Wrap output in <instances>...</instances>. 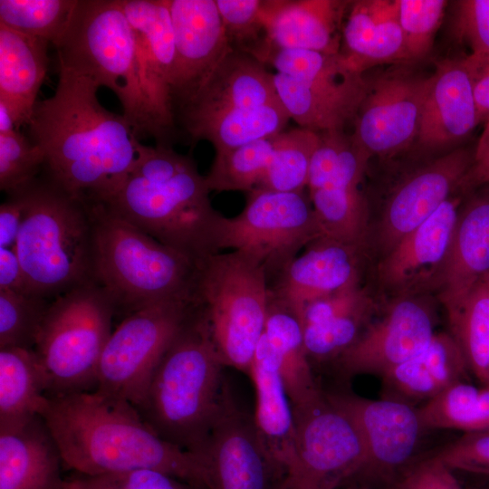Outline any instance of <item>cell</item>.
I'll use <instances>...</instances> for the list:
<instances>
[{
	"label": "cell",
	"mask_w": 489,
	"mask_h": 489,
	"mask_svg": "<svg viewBox=\"0 0 489 489\" xmlns=\"http://www.w3.org/2000/svg\"><path fill=\"white\" fill-rule=\"evenodd\" d=\"M91 79L59 68L53 96L37 101L28 138L43 152V171L68 192L104 203L144 157L142 144L121 114L105 109Z\"/></svg>",
	"instance_id": "1"
},
{
	"label": "cell",
	"mask_w": 489,
	"mask_h": 489,
	"mask_svg": "<svg viewBox=\"0 0 489 489\" xmlns=\"http://www.w3.org/2000/svg\"><path fill=\"white\" fill-rule=\"evenodd\" d=\"M41 416L62 463L83 475L149 468L207 489L198 458L162 439L124 399L96 390L48 397Z\"/></svg>",
	"instance_id": "2"
},
{
	"label": "cell",
	"mask_w": 489,
	"mask_h": 489,
	"mask_svg": "<svg viewBox=\"0 0 489 489\" xmlns=\"http://www.w3.org/2000/svg\"><path fill=\"white\" fill-rule=\"evenodd\" d=\"M191 156L172 147H148L144 157L105 204L159 243L200 263L216 254L214 229L220 213Z\"/></svg>",
	"instance_id": "3"
},
{
	"label": "cell",
	"mask_w": 489,
	"mask_h": 489,
	"mask_svg": "<svg viewBox=\"0 0 489 489\" xmlns=\"http://www.w3.org/2000/svg\"><path fill=\"white\" fill-rule=\"evenodd\" d=\"M225 365L199 304L155 369L135 408L162 439L190 453L218 413Z\"/></svg>",
	"instance_id": "4"
},
{
	"label": "cell",
	"mask_w": 489,
	"mask_h": 489,
	"mask_svg": "<svg viewBox=\"0 0 489 489\" xmlns=\"http://www.w3.org/2000/svg\"><path fill=\"white\" fill-rule=\"evenodd\" d=\"M17 191L24 213L14 249L29 292L55 299L96 282L89 200L68 192L44 172Z\"/></svg>",
	"instance_id": "5"
},
{
	"label": "cell",
	"mask_w": 489,
	"mask_h": 489,
	"mask_svg": "<svg viewBox=\"0 0 489 489\" xmlns=\"http://www.w3.org/2000/svg\"><path fill=\"white\" fill-rule=\"evenodd\" d=\"M59 68L111 90L137 137L168 146L147 95L133 29L118 0H78L53 44Z\"/></svg>",
	"instance_id": "6"
},
{
	"label": "cell",
	"mask_w": 489,
	"mask_h": 489,
	"mask_svg": "<svg viewBox=\"0 0 489 489\" xmlns=\"http://www.w3.org/2000/svg\"><path fill=\"white\" fill-rule=\"evenodd\" d=\"M89 204L95 281L108 292L117 312L129 315L170 300L197 302L200 263L159 243L105 204Z\"/></svg>",
	"instance_id": "7"
},
{
	"label": "cell",
	"mask_w": 489,
	"mask_h": 489,
	"mask_svg": "<svg viewBox=\"0 0 489 489\" xmlns=\"http://www.w3.org/2000/svg\"><path fill=\"white\" fill-rule=\"evenodd\" d=\"M116 312L111 297L97 282L76 287L51 302L34 348L47 397L96 387L99 362Z\"/></svg>",
	"instance_id": "8"
},
{
	"label": "cell",
	"mask_w": 489,
	"mask_h": 489,
	"mask_svg": "<svg viewBox=\"0 0 489 489\" xmlns=\"http://www.w3.org/2000/svg\"><path fill=\"white\" fill-rule=\"evenodd\" d=\"M196 299L223 364L249 374L268 313L264 268L238 251L210 254L199 264Z\"/></svg>",
	"instance_id": "9"
},
{
	"label": "cell",
	"mask_w": 489,
	"mask_h": 489,
	"mask_svg": "<svg viewBox=\"0 0 489 489\" xmlns=\"http://www.w3.org/2000/svg\"><path fill=\"white\" fill-rule=\"evenodd\" d=\"M320 237L321 230L304 191L254 188L236 216L220 214L213 246L216 253L229 248L253 258L264 268L270 283L302 248Z\"/></svg>",
	"instance_id": "10"
},
{
	"label": "cell",
	"mask_w": 489,
	"mask_h": 489,
	"mask_svg": "<svg viewBox=\"0 0 489 489\" xmlns=\"http://www.w3.org/2000/svg\"><path fill=\"white\" fill-rule=\"evenodd\" d=\"M197 307V302L170 300L127 315L112 331L102 351L95 390L137 405Z\"/></svg>",
	"instance_id": "11"
},
{
	"label": "cell",
	"mask_w": 489,
	"mask_h": 489,
	"mask_svg": "<svg viewBox=\"0 0 489 489\" xmlns=\"http://www.w3.org/2000/svg\"><path fill=\"white\" fill-rule=\"evenodd\" d=\"M292 412L297 460L283 489H337L354 480L365 463V450L351 420L324 392Z\"/></svg>",
	"instance_id": "12"
},
{
	"label": "cell",
	"mask_w": 489,
	"mask_h": 489,
	"mask_svg": "<svg viewBox=\"0 0 489 489\" xmlns=\"http://www.w3.org/2000/svg\"><path fill=\"white\" fill-rule=\"evenodd\" d=\"M199 460L207 489H283L284 472L258 436L254 419L235 403L225 384L219 410L202 446Z\"/></svg>",
	"instance_id": "13"
},
{
	"label": "cell",
	"mask_w": 489,
	"mask_h": 489,
	"mask_svg": "<svg viewBox=\"0 0 489 489\" xmlns=\"http://www.w3.org/2000/svg\"><path fill=\"white\" fill-rule=\"evenodd\" d=\"M353 423L365 463L356 478L389 482L412 458L425 431L414 406L396 399H370L349 392L325 393Z\"/></svg>",
	"instance_id": "14"
},
{
	"label": "cell",
	"mask_w": 489,
	"mask_h": 489,
	"mask_svg": "<svg viewBox=\"0 0 489 489\" xmlns=\"http://www.w3.org/2000/svg\"><path fill=\"white\" fill-rule=\"evenodd\" d=\"M436 315L424 295L391 298L336 360L344 375L379 376L420 353L435 335Z\"/></svg>",
	"instance_id": "15"
},
{
	"label": "cell",
	"mask_w": 489,
	"mask_h": 489,
	"mask_svg": "<svg viewBox=\"0 0 489 489\" xmlns=\"http://www.w3.org/2000/svg\"><path fill=\"white\" fill-rule=\"evenodd\" d=\"M452 196L422 225L402 238L378 263L380 289L391 298L438 291L461 209Z\"/></svg>",
	"instance_id": "16"
},
{
	"label": "cell",
	"mask_w": 489,
	"mask_h": 489,
	"mask_svg": "<svg viewBox=\"0 0 489 489\" xmlns=\"http://www.w3.org/2000/svg\"><path fill=\"white\" fill-rule=\"evenodd\" d=\"M428 82L394 72L369 84L352 134L370 156L391 157L417 140Z\"/></svg>",
	"instance_id": "17"
},
{
	"label": "cell",
	"mask_w": 489,
	"mask_h": 489,
	"mask_svg": "<svg viewBox=\"0 0 489 489\" xmlns=\"http://www.w3.org/2000/svg\"><path fill=\"white\" fill-rule=\"evenodd\" d=\"M473 152L455 149L417 168L392 191L379 222L376 246L381 256L427 220L457 188Z\"/></svg>",
	"instance_id": "18"
},
{
	"label": "cell",
	"mask_w": 489,
	"mask_h": 489,
	"mask_svg": "<svg viewBox=\"0 0 489 489\" xmlns=\"http://www.w3.org/2000/svg\"><path fill=\"white\" fill-rule=\"evenodd\" d=\"M365 249L329 237L316 239L269 283L270 300L289 308L301 321L311 302L360 283Z\"/></svg>",
	"instance_id": "19"
},
{
	"label": "cell",
	"mask_w": 489,
	"mask_h": 489,
	"mask_svg": "<svg viewBox=\"0 0 489 489\" xmlns=\"http://www.w3.org/2000/svg\"><path fill=\"white\" fill-rule=\"evenodd\" d=\"M136 38L145 90L169 146L179 136L175 124V44L166 0H118Z\"/></svg>",
	"instance_id": "20"
},
{
	"label": "cell",
	"mask_w": 489,
	"mask_h": 489,
	"mask_svg": "<svg viewBox=\"0 0 489 489\" xmlns=\"http://www.w3.org/2000/svg\"><path fill=\"white\" fill-rule=\"evenodd\" d=\"M166 1L175 44V112L176 107L198 89L231 47L216 0Z\"/></svg>",
	"instance_id": "21"
},
{
	"label": "cell",
	"mask_w": 489,
	"mask_h": 489,
	"mask_svg": "<svg viewBox=\"0 0 489 489\" xmlns=\"http://www.w3.org/2000/svg\"><path fill=\"white\" fill-rule=\"evenodd\" d=\"M279 101L273 73L253 56L231 49L198 89L175 109L182 128L227 111Z\"/></svg>",
	"instance_id": "22"
},
{
	"label": "cell",
	"mask_w": 489,
	"mask_h": 489,
	"mask_svg": "<svg viewBox=\"0 0 489 489\" xmlns=\"http://www.w3.org/2000/svg\"><path fill=\"white\" fill-rule=\"evenodd\" d=\"M478 124L472 77L465 59L439 62L429 77L417 145L427 150L454 146Z\"/></svg>",
	"instance_id": "23"
},
{
	"label": "cell",
	"mask_w": 489,
	"mask_h": 489,
	"mask_svg": "<svg viewBox=\"0 0 489 489\" xmlns=\"http://www.w3.org/2000/svg\"><path fill=\"white\" fill-rule=\"evenodd\" d=\"M351 2L337 0H263L261 18L267 49L340 53V27Z\"/></svg>",
	"instance_id": "24"
},
{
	"label": "cell",
	"mask_w": 489,
	"mask_h": 489,
	"mask_svg": "<svg viewBox=\"0 0 489 489\" xmlns=\"http://www.w3.org/2000/svg\"><path fill=\"white\" fill-rule=\"evenodd\" d=\"M59 447L41 415L0 426V489H66Z\"/></svg>",
	"instance_id": "25"
},
{
	"label": "cell",
	"mask_w": 489,
	"mask_h": 489,
	"mask_svg": "<svg viewBox=\"0 0 489 489\" xmlns=\"http://www.w3.org/2000/svg\"><path fill=\"white\" fill-rule=\"evenodd\" d=\"M273 81L291 120L314 132L344 129L355 120L369 86L363 75L339 82H302L274 72Z\"/></svg>",
	"instance_id": "26"
},
{
	"label": "cell",
	"mask_w": 489,
	"mask_h": 489,
	"mask_svg": "<svg viewBox=\"0 0 489 489\" xmlns=\"http://www.w3.org/2000/svg\"><path fill=\"white\" fill-rule=\"evenodd\" d=\"M256 393L254 417L258 436L285 478L297 460V438L292 408L277 360L264 332L257 344L250 373Z\"/></svg>",
	"instance_id": "27"
},
{
	"label": "cell",
	"mask_w": 489,
	"mask_h": 489,
	"mask_svg": "<svg viewBox=\"0 0 489 489\" xmlns=\"http://www.w3.org/2000/svg\"><path fill=\"white\" fill-rule=\"evenodd\" d=\"M348 11L340 54L350 70L409 61L394 0L354 1Z\"/></svg>",
	"instance_id": "28"
},
{
	"label": "cell",
	"mask_w": 489,
	"mask_h": 489,
	"mask_svg": "<svg viewBox=\"0 0 489 489\" xmlns=\"http://www.w3.org/2000/svg\"><path fill=\"white\" fill-rule=\"evenodd\" d=\"M468 370L450 332H436L425 350L381 377L383 395L412 406L427 402L455 383L465 381Z\"/></svg>",
	"instance_id": "29"
},
{
	"label": "cell",
	"mask_w": 489,
	"mask_h": 489,
	"mask_svg": "<svg viewBox=\"0 0 489 489\" xmlns=\"http://www.w3.org/2000/svg\"><path fill=\"white\" fill-rule=\"evenodd\" d=\"M489 272V189L459 211L451 248L438 288L444 307L464 297Z\"/></svg>",
	"instance_id": "30"
},
{
	"label": "cell",
	"mask_w": 489,
	"mask_h": 489,
	"mask_svg": "<svg viewBox=\"0 0 489 489\" xmlns=\"http://www.w3.org/2000/svg\"><path fill=\"white\" fill-rule=\"evenodd\" d=\"M49 42L0 24V102L15 128L27 126L48 68Z\"/></svg>",
	"instance_id": "31"
},
{
	"label": "cell",
	"mask_w": 489,
	"mask_h": 489,
	"mask_svg": "<svg viewBox=\"0 0 489 489\" xmlns=\"http://www.w3.org/2000/svg\"><path fill=\"white\" fill-rule=\"evenodd\" d=\"M273 352L292 408L303 407L322 394L313 377L298 317L286 306L269 300L264 330Z\"/></svg>",
	"instance_id": "32"
},
{
	"label": "cell",
	"mask_w": 489,
	"mask_h": 489,
	"mask_svg": "<svg viewBox=\"0 0 489 489\" xmlns=\"http://www.w3.org/2000/svg\"><path fill=\"white\" fill-rule=\"evenodd\" d=\"M291 120L280 101L235 109L182 128L190 143L206 140L216 153L228 151L283 131Z\"/></svg>",
	"instance_id": "33"
},
{
	"label": "cell",
	"mask_w": 489,
	"mask_h": 489,
	"mask_svg": "<svg viewBox=\"0 0 489 489\" xmlns=\"http://www.w3.org/2000/svg\"><path fill=\"white\" fill-rule=\"evenodd\" d=\"M47 402L45 379L34 350L0 348V426L41 415Z\"/></svg>",
	"instance_id": "34"
},
{
	"label": "cell",
	"mask_w": 489,
	"mask_h": 489,
	"mask_svg": "<svg viewBox=\"0 0 489 489\" xmlns=\"http://www.w3.org/2000/svg\"><path fill=\"white\" fill-rule=\"evenodd\" d=\"M322 236L366 248L369 206L360 185L331 183L309 191Z\"/></svg>",
	"instance_id": "35"
},
{
	"label": "cell",
	"mask_w": 489,
	"mask_h": 489,
	"mask_svg": "<svg viewBox=\"0 0 489 489\" xmlns=\"http://www.w3.org/2000/svg\"><path fill=\"white\" fill-rule=\"evenodd\" d=\"M450 334L466 360L469 370L489 385V288L480 280L458 302L446 307Z\"/></svg>",
	"instance_id": "36"
},
{
	"label": "cell",
	"mask_w": 489,
	"mask_h": 489,
	"mask_svg": "<svg viewBox=\"0 0 489 489\" xmlns=\"http://www.w3.org/2000/svg\"><path fill=\"white\" fill-rule=\"evenodd\" d=\"M424 430L455 429L465 433L489 430V385L459 381L417 408Z\"/></svg>",
	"instance_id": "37"
},
{
	"label": "cell",
	"mask_w": 489,
	"mask_h": 489,
	"mask_svg": "<svg viewBox=\"0 0 489 489\" xmlns=\"http://www.w3.org/2000/svg\"><path fill=\"white\" fill-rule=\"evenodd\" d=\"M319 133L295 128L276 135L270 164L256 188L294 192L303 191Z\"/></svg>",
	"instance_id": "38"
},
{
	"label": "cell",
	"mask_w": 489,
	"mask_h": 489,
	"mask_svg": "<svg viewBox=\"0 0 489 489\" xmlns=\"http://www.w3.org/2000/svg\"><path fill=\"white\" fill-rule=\"evenodd\" d=\"M278 135V134H277ZM275 136L216 153L206 181L210 191H246L256 188L273 157Z\"/></svg>",
	"instance_id": "39"
},
{
	"label": "cell",
	"mask_w": 489,
	"mask_h": 489,
	"mask_svg": "<svg viewBox=\"0 0 489 489\" xmlns=\"http://www.w3.org/2000/svg\"><path fill=\"white\" fill-rule=\"evenodd\" d=\"M318 133L319 142L308 172L309 191L319 189L334 178L364 177L371 156L353 134L344 129Z\"/></svg>",
	"instance_id": "40"
},
{
	"label": "cell",
	"mask_w": 489,
	"mask_h": 489,
	"mask_svg": "<svg viewBox=\"0 0 489 489\" xmlns=\"http://www.w3.org/2000/svg\"><path fill=\"white\" fill-rule=\"evenodd\" d=\"M375 312L376 304L370 298L318 323L304 326L303 340L309 359L337 360L358 340Z\"/></svg>",
	"instance_id": "41"
},
{
	"label": "cell",
	"mask_w": 489,
	"mask_h": 489,
	"mask_svg": "<svg viewBox=\"0 0 489 489\" xmlns=\"http://www.w3.org/2000/svg\"><path fill=\"white\" fill-rule=\"evenodd\" d=\"M78 0H0V24L54 44Z\"/></svg>",
	"instance_id": "42"
},
{
	"label": "cell",
	"mask_w": 489,
	"mask_h": 489,
	"mask_svg": "<svg viewBox=\"0 0 489 489\" xmlns=\"http://www.w3.org/2000/svg\"><path fill=\"white\" fill-rule=\"evenodd\" d=\"M50 304L32 293L0 290V348L34 349Z\"/></svg>",
	"instance_id": "43"
},
{
	"label": "cell",
	"mask_w": 489,
	"mask_h": 489,
	"mask_svg": "<svg viewBox=\"0 0 489 489\" xmlns=\"http://www.w3.org/2000/svg\"><path fill=\"white\" fill-rule=\"evenodd\" d=\"M257 60L276 72L302 82H339L357 73L344 62L340 53H326L302 49H267Z\"/></svg>",
	"instance_id": "44"
},
{
	"label": "cell",
	"mask_w": 489,
	"mask_h": 489,
	"mask_svg": "<svg viewBox=\"0 0 489 489\" xmlns=\"http://www.w3.org/2000/svg\"><path fill=\"white\" fill-rule=\"evenodd\" d=\"M409 61L430 52L447 5L446 0H394Z\"/></svg>",
	"instance_id": "45"
},
{
	"label": "cell",
	"mask_w": 489,
	"mask_h": 489,
	"mask_svg": "<svg viewBox=\"0 0 489 489\" xmlns=\"http://www.w3.org/2000/svg\"><path fill=\"white\" fill-rule=\"evenodd\" d=\"M42 150L17 129L0 132V189L7 195L34 180L43 169Z\"/></svg>",
	"instance_id": "46"
},
{
	"label": "cell",
	"mask_w": 489,
	"mask_h": 489,
	"mask_svg": "<svg viewBox=\"0 0 489 489\" xmlns=\"http://www.w3.org/2000/svg\"><path fill=\"white\" fill-rule=\"evenodd\" d=\"M263 0H216L231 49L253 57L265 42L261 18Z\"/></svg>",
	"instance_id": "47"
},
{
	"label": "cell",
	"mask_w": 489,
	"mask_h": 489,
	"mask_svg": "<svg viewBox=\"0 0 489 489\" xmlns=\"http://www.w3.org/2000/svg\"><path fill=\"white\" fill-rule=\"evenodd\" d=\"M71 482L79 489H198L176 476L149 468L83 475Z\"/></svg>",
	"instance_id": "48"
},
{
	"label": "cell",
	"mask_w": 489,
	"mask_h": 489,
	"mask_svg": "<svg viewBox=\"0 0 489 489\" xmlns=\"http://www.w3.org/2000/svg\"><path fill=\"white\" fill-rule=\"evenodd\" d=\"M434 456L452 470L489 475V430L465 433Z\"/></svg>",
	"instance_id": "49"
},
{
	"label": "cell",
	"mask_w": 489,
	"mask_h": 489,
	"mask_svg": "<svg viewBox=\"0 0 489 489\" xmlns=\"http://www.w3.org/2000/svg\"><path fill=\"white\" fill-rule=\"evenodd\" d=\"M455 32L471 54L489 55V0L455 2Z\"/></svg>",
	"instance_id": "50"
},
{
	"label": "cell",
	"mask_w": 489,
	"mask_h": 489,
	"mask_svg": "<svg viewBox=\"0 0 489 489\" xmlns=\"http://www.w3.org/2000/svg\"><path fill=\"white\" fill-rule=\"evenodd\" d=\"M396 489H462L453 474L434 455L417 463L405 472Z\"/></svg>",
	"instance_id": "51"
},
{
	"label": "cell",
	"mask_w": 489,
	"mask_h": 489,
	"mask_svg": "<svg viewBox=\"0 0 489 489\" xmlns=\"http://www.w3.org/2000/svg\"><path fill=\"white\" fill-rule=\"evenodd\" d=\"M472 77L478 122L489 120V55L465 57Z\"/></svg>",
	"instance_id": "52"
},
{
	"label": "cell",
	"mask_w": 489,
	"mask_h": 489,
	"mask_svg": "<svg viewBox=\"0 0 489 489\" xmlns=\"http://www.w3.org/2000/svg\"><path fill=\"white\" fill-rule=\"evenodd\" d=\"M484 185H489V120L484 123L473 152L471 166L460 182L457 191L466 193Z\"/></svg>",
	"instance_id": "53"
},
{
	"label": "cell",
	"mask_w": 489,
	"mask_h": 489,
	"mask_svg": "<svg viewBox=\"0 0 489 489\" xmlns=\"http://www.w3.org/2000/svg\"><path fill=\"white\" fill-rule=\"evenodd\" d=\"M24 201L20 191L7 195L0 206V247H14L22 224Z\"/></svg>",
	"instance_id": "54"
},
{
	"label": "cell",
	"mask_w": 489,
	"mask_h": 489,
	"mask_svg": "<svg viewBox=\"0 0 489 489\" xmlns=\"http://www.w3.org/2000/svg\"><path fill=\"white\" fill-rule=\"evenodd\" d=\"M0 290L30 293L14 247H0Z\"/></svg>",
	"instance_id": "55"
},
{
	"label": "cell",
	"mask_w": 489,
	"mask_h": 489,
	"mask_svg": "<svg viewBox=\"0 0 489 489\" xmlns=\"http://www.w3.org/2000/svg\"><path fill=\"white\" fill-rule=\"evenodd\" d=\"M347 489H369L367 485L360 484L357 483L351 484Z\"/></svg>",
	"instance_id": "56"
},
{
	"label": "cell",
	"mask_w": 489,
	"mask_h": 489,
	"mask_svg": "<svg viewBox=\"0 0 489 489\" xmlns=\"http://www.w3.org/2000/svg\"><path fill=\"white\" fill-rule=\"evenodd\" d=\"M66 489H79L71 481H67Z\"/></svg>",
	"instance_id": "57"
},
{
	"label": "cell",
	"mask_w": 489,
	"mask_h": 489,
	"mask_svg": "<svg viewBox=\"0 0 489 489\" xmlns=\"http://www.w3.org/2000/svg\"><path fill=\"white\" fill-rule=\"evenodd\" d=\"M482 280L485 283V284L489 288V272L482 278Z\"/></svg>",
	"instance_id": "58"
}]
</instances>
